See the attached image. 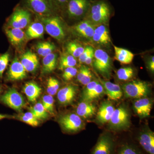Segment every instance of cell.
<instances>
[{"mask_svg":"<svg viewBox=\"0 0 154 154\" xmlns=\"http://www.w3.org/2000/svg\"><path fill=\"white\" fill-rule=\"evenodd\" d=\"M116 143L108 134L102 135L97 141L91 154H114Z\"/></svg>","mask_w":154,"mask_h":154,"instance_id":"8fae6325","label":"cell"},{"mask_svg":"<svg viewBox=\"0 0 154 154\" xmlns=\"http://www.w3.org/2000/svg\"><path fill=\"white\" fill-rule=\"evenodd\" d=\"M57 54L52 53L44 57L42 60L43 69L42 73H50L55 69L57 65Z\"/></svg>","mask_w":154,"mask_h":154,"instance_id":"d4e9b609","label":"cell"},{"mask_svg":"<svg viewBox=\"0 0 154 154\" xmlns=\"http://www.w3.org/2000/svg\"><path fill=\"white\" fill-rule=\"evenodd\" d=\"M77 64V60L75 58L70 54L63 55L60 60L59 69L64 70L71 67H75Z\"/></svg>","mask_w":154,"mask_h":154,"instance_id":"4dcf8cb0","label":"cell"},{"mask_svg":"<svg viewBox=\"0 0 154 154\" xmlns=\"http://www.w3.org/2000/svg\"><path fill=\"white\" fill-rule=\"evenodd\" d=\"M112 8L107 0H91L90 8L84 19L95 25L108 23Z\"/></svg>","mask_w":154,"mask_h":154,"instance_id":"6da1fadb","label":"cell"},{"mask_svg":"<svg viewBox=\"0 0 154 154\" xmlns=\"http://www.w3.org/2000/svg\"><path fill=\"white\" fill-rule=\"evenodd\" d=\"M45 28L41 22H34L29 25L26 32V38L28 39L42 38Z\"/></svg>","mask_w":154,"mask_h":154,"instance_id":"7402d4cb","label":"cell"},{"mask_svg":"<svg viewBox=\"0 0 154 154\" xmlns=\"http://www.w3.org/2000/svg\"><path fill=\"white\" fill-rule=\"evenodd\" d=\"M92 38L94 42L103 45H107L111 42L109 30L104 24L96 25Z\"/></svg>","mask_w":154,"mask_h":154,"instance_id":"d6986e66","label":"cell"},{"mask_svg":"<svg viewBox=\"0 0 154 154\" xmlns=\"http://www.w3.org/2000/svg\"><path fill=\"white\" fill-rule=\"evenodd\" d=\"M125 95L128 98H140L146 97L150 91L148 83L140 80H134L125 83L122 86Z\"/></svg>","mask_w":154,"mask_h":154,"instance_id":"5b68a950","label":"cell"},{"mask_svg":"<svg viewBox=\"0 0 154 154\" xmlns=\"http://www.w3.org/2000/svg\"><path fill=\"white\" fill-rule=\"evenodd\" d=\"M134 108L135 113L141 118L148 117L150 114L152 102L147 97L140 98L135 101Z\"/></svg>","mask_w":154,"mask_h":154,"instance_id":"e0dca14e","label":"cell"},{"mask_svg":"<svg viewBox=\"0 0 154 154\" xmlns=\"http://www.w3.org/2000/svg\"><path fill=\"white\" fill-rule=\"evenodd\" d=\"M94 51V48L91 46H87V47L85 48L84 51L79 57V60L80 63H85L87 58L90 55V54Z\"/></svg>","mask_w":154,"mask_h":154,"instance_id":"ab89813d","label":"cell"},{"mask_svg":"<svg viewBox=\"0 0 154 154\" xmlns=\"http://www.w3.org/2000/svg\"><path fill=\"white\" fill-rule=\"evenodd\" d=\"M55 49V45L48 42H38L36 46L37 53L43 57L52 53Z\"/></svg>","mask_w":154,"mask_h":154,"instance_id":"484cf974","label":"cell"},{"mask_svg":"<svg viewBox=\"0 0 154 154\" xmlns=\"http://www.w3.org/2000/svg\"><path fill=\"white\" fill-rule=\"evenodd\" d=\"M130 116L128 110L124 106L121 105L116 108L109 121L111 129L122 130L129 127Z\"/></svg>","mask_w":154,"mask_h":154,"instance_id":"52a82bcc","label":"cell"},{"mask_svg":"<svg viewBox=\"0 0 154 154\" xmlns=\"http://www.w3.org/2000/svg\"><path fill=\"white\" fill-rule=\"evenodd\" d=\"M93 79V74L90 69L88 68L85 74V75L81 80L80 83L84 86L87 85L92 81Z\"/></svg>","mask_w":154,"mask_h":154,"instance_id":"b9f144b4","label":"cell"},{"mask_svg":"<svg viewBox=\"0 0 154 154\" xmlns=\"http://www.w3.org/2000/svg\"><path fill=\"white\" fill-rule=\"evenodd\" d=\"M149 68L150 70L152 72H154V57L152 56L150 59L149 60L148 63Z\"/></svg>","mask_w":154,"mask_h":154,"instance_id":"bcb514c9","label":"cell"},{"mask_svg":"<svg viewBox=\"0 0 154 154\" xmlns=\"http://www.w3.org/2000/svg\"><path fill=\"white\" fill-rule=\"evenodd\" d=\"M114 154H143L137 147L133 144L126 143L121 144Z\"/></svg>","mask_w":154,"mask_h":154,"instance_id":"83f0119b","label":"cell"},{"mask_svg":"<svg viewBox=\"0 0 154 154\" xmlns=\"http://www.w3.org/2000/svg\"><path fill=\"white\" fill-rule=\"evenodd\" d=\"M23 7L38 17L57 15L60 10L54 0H23Z\"/></svg>","mask_w":154,"mask_h":154,"instance_id":"7a4b0ae2","label":"cell"},{"mask_svg":"<svg viewBox=\"0 0 154 154\" xmlns=\"http://www.w3.org/2000/svg\"><path fill=\"white\" fill-rule=\"evenodd\" d=\"M89 68L85 65H82L80 67L79 71L77 73V80L79 82H80L81 80L82 79L83 77L85 75L87 70Z\"/></svg>","mask_w":154,"mask_h":154,"instance_id":"7bdbcfd3","label":"cell"},{"mask_svg":"<svg viewBox=\"0 0 154 154\" xmlns=\"http://www.w3.org/2000/svg\"><path fill=\"white\" fill-rule=\"evenodd\" d=\"M29 110L38 120H43L48 117V113L40 102L36 103L33 107H30Z\"/></svg>","mask_w":154,"mask_h":154,"instance_id":"f546056e","label":"cell"},{"mask_svg":"<svg viewBox=\"0 0 154 154\" xmlns=\"http://www.w3.org/2000/svg\"><path fill=\"white\" fill-rule=\"evenodd\" d=\"M42 104L48 113H54V99L51 95H45L42 98Z\"/></svg>","mask_w":154,"mask_h":154,"instance_id":"836d02e7","label":"cell"},{"mask_svg":"<svg viewBox=\"0 0 154 154\" xmlns=\"http://www.w3.org/2000/svg\"><path fill=\"white\" fill-rule=\"evenodd\" d=\"M138 142L143 150L147 154H154V134L150 130L140 133Z\"/></svg>","mask_w":154,"mask_h":154,"instance_id":"5bb4252c","label":"cell"},{"mask_svg":"<svg viewBox=\"0 0 154 154\" xmlns=\"http://www.w3.org/2000/svg\"><path fill=\"white\" fill-rule=\"evenodd\" d=\"M94 50L90 54V55H89L87 59L86 60L85 63L86 64L88 65L92 64L93 63V60H94Z\"/></svg>","mask_w":154,"mask_h":154,"instance_id":"f6af8a7d","label":"cell"},{"mask_svg":"<svg viewBox=\"0 0 154 154\" xmlns=\"http://www.w3.org/2000/svg\"><path fill=\"white\" fill-rule=\"evenodd\" d=\"M20 62L27 72H34L38 69V57L35 54L30 51H28L22 54Z\"/></svg>","mask_w":154,"mask_h":154,"instance_id":"ac0fdd59","label":"cell"},{"mask_svg":"<svg viewBox=\"0 0 154 154\" xmlns=\"http://www.w3.org/2000/svg\"><path fill=\"white\" fill-rule=\"evenodd\" d=\"M10 60V54L7 52L0 54V79L3 78L4 72L7 69Z\"/></svg>","mask_w":154,"mask_h":154,"instance_id":"d590c367","label":"cell"},{"mask_svg":"<svg viewBox=\"0 0 154 154\" xmlns=\"http://www.w3.org/2000/svg\"><path fill=\"white\" fill-rule=\"evenodd\" d=\"M99 83V82L97 80H94V81H92L90 83H88V85H86L85 88L83 91L82 96H85V95L89 94L96 87V85Z\"/></svg>","mask_w":154,"mask_h":154,"instance_id":"60d3db41","label":"cell"},{"mask_svg":"<svg viewBox=\"0 0 154 154\" xmlns=\"http://www.w3.org/2000/svg\"><path fill=\"white\" fill-rule=\"evenodd\" d=\"M5 32L11 44L15 47L21 46L27 38L24 31L19 28L7 27Z\"/></svg>","mask_w":154,"mask_h":154,"instance_id":"9a60e30c","label":"cell"},{"mask_svg":"<svg viewBox=\"0 0 154 154\" xmlns=\"http://www.w3.org/2000/svg\"><path fill=\"white\" fill-rule=\"evenodd\" d=\"M17 117H18V119L20 121L23 122L26 124L32 126L36 127L38 126L39 124L38 119L30 111L18 116Z\"/></svg>","mask_w":154,"mask_h":154,"instance_id":"1f68e13d","label":"cell"},{"mask_svg":"<svg viewBox=\"0 0 154 154\" xmlns=\"http://www.w3.org/2000/svg\"><path fill=\"white\" fill-rule=\"evenodd\" d=\"M23 91L30 102H35L41 93V88L33 82L26 83L23 88Z\"/></svg>","mask_w":154,"mask_h":154,"instance_id":"603a6c76","label":"cell"},{"mask_svg":"<svg viewBox=\"0 0 154 154\" xmlns=\"http://www.w3.org/2000/svg\"><path fill=\"white\" fill-rule=\"evenodd\" d=\"M76 86L70 85L61 88L58 92L57 97L60 104L63 105H69L74 100L77 94Z\"/></svg>","mask_w":154,"mask_h":154,"instance_id":"4fadbf2b","label":"cell"},{"mask_svg":"<svg viewBox=\"0 0 154 154\" xmlns=\"http://www.w3.org/2000/svg\"><path fill=\"white\" fill-rule=\"evenodd\" d=\"M12 116H11L0 113V120L4 119L12 118Z\"/></svg>","mask_w":154,"mask_h":154,"instance_id":"7dc6e473","label":"cell"},{"mask_svg":"<svg viewBox=\"0 0 154 154\" xmlns=\"http://www.w3.org/2000/svg\"><path fill=\"white\" fill-rule=\"evenodd\" d=\"M0 101L17 111H21L26 105L23 96L14 88H10L0 96Z\"/></svg>","mask_w":154,"mask_h":154,"instance_id":"9c48e42d","label":"cell"},{"mask_svg":"<svg viewBox=\"0 0 154 154\" xmlns=\"http://www.w3.org/2000/svg\"><path fill=\"white\" fill-rule=\"evenodd\" d=\"M59 82L54 78L51 77L47 82V91L48 94L54 96L57 93L59 89Z\"/></svg>","mask_w":154,"mask_h":154,"instance_id":"e575fe53","label":"cell"},{"mask_svg":"<svg viewBox=\"0 0 154 154\" xmlns=\"http://www.w3.org/2000/svg\"><path fill=\"white\" fill-rule=\"evenodd\" d=\"M2 92V87H1V85H0V93Z\"/></svg>","mask_w":154,"mask_h":154,"instance_id":"c3c4849f","label":"cell"},{"mask_svg":"<svg viewBox=\"0 0 154 154\" xmlns=\"http://www.w3.org/2000/svg\"><path fill=\"white\" fill-rule=\"evenodd\" d=\"M31 12L25 7L15 9L8 20V27L22 29L29 25L31 21Z\"/></svg>","mask_w":154,"mask_h":154,"instance_id":"8992f818","label":"cell"},{"mask_svg":"<svg viewBox=\"0 0 154 154\" xmlns=\"http://www.w3.org/2000/svg\"><path fill=\"white\" fill-rule=\"evenodd\" d=\"M38 18L50 36L58 41H61L65 38L62 21L58 15Z\"/></svg>","mask_w":154,"mask_h":154,"instance_id":"3957f363","label":"cell"},{"mask_svg":"<svg viewBox=\"0 0 154 154\" xmlns=\"http://www.w3.org/2000/svg\"><path fill=\"white\" fill-rule=\"evenodd\" d=\"M97 25H94L93 24H91L89 25L85 30H84L82 33H80V36H82L84 38H87V39H91L92 38L93 35L94 33L95 28Z\"/></svg>","mask_w":154,"mask_h":154,"instance_id":"74e56055","label":"cell"},{"mask_svg":"<svg viewBox=\"0 0 154 154\" xmlns=\"http://www.w3.org/2000/svg\"><path fill=\"white\" fill-rule=\"evenodd\" d=\"M115 51V59L116 60L123 64H129L131 63L134 54L124 48L114 46Z\"/></svg>","mask_w":154,"mask_h":154,"instance_id":"cb8c5ba5","label":"cell"},{"mask_svg":"<svg viewBox=\"0 0 154 154\" xmlns=\"http://www.w3.org/2000/svg\"><path fill=\"white\" fill-rule=\"evenodd\" d=\"M91 0H69L61 12L70 19H80L85 17Z\"/></svg>","mask_w":154,"mask_h":154,"instance_id":"277c9868","label":"cell"},{"mask_svg":"<svg viewBox=\"0 0 154 154\" xmlns=\"http://www.w3.org/2000/svg\"><path fill=\"white\" fill-rule=\"evenodd\" d=\"M91 24L92 23L89 20L84 19V20L75 26V30L78 34H80L85 30L87 27Z\"/></svg>","mask_w":154,"mask_h":154,"instance_id":"f35d334b","label":"cell"},{"mask_svg":"<svg viewBox=\"0 0 154 154\" xmlns=\"http://www.w3.org/2000/svg\"><path fill=\"white\" fill-rule=\"evenodd\" d=\"M59 123L63 129L69 132H76L84 126L82 118L75 113H69L60 116Z\"/></svg>","mask_w":154,"mask_h":154,"instance_id":"30bf717a","label":"cell"},{"mask_svg":"<svg viewBox=\"0 0 154 154\" xmlns=\"http://www.w3.org/2000/svg\"><path fill=\"white\" fill-rule=\"evenodd\" d=\"M105 93L102 84L98 83L96 87L91 92L84 96H82L83 101L91 102L103 95Z\"/></svg>","mask_w":154,"mask_h":154,"instance_id":"4316f807","label":"cell"},{"mask_svg":"<svg viewBox=\"0 0 154 154\" xmlns=\"http://www.w3.org/2000/svg\"><path fill=\"white\" fill-rule=\"evenodd\" d=\"M134 75L133 69L131 67L121 68L116 72V76L119 79L126 81L132 78Z\"/></svg>","mask_w":154,"mask_h":154,"instance_id":"d6a6232c","label":"cell"},{"mask_svg":"<svg viewBox=\"0 0 154 154\" xmlns=\"http://www.w3.org/2000/svg\"><path fill=\"white\" fill-rule=\"evenodd\" d=\"M96 106L91 102L83 101L80 102L77 106L76 113L81 118L88 119L96 114Z\"/></svg>","mask_w":154,"mask_h":154,"instance_id":"44dd1931","label":"cell"},{"mask_svg":"<svg viewBox=\"0 0 154 154\" xmlns=\"http://www.w3.org/2000/svg\"><path fill=\"white\" fill-rule=\"evenodd\" d=\"M115 109L111 102L105 101L102 102L96 116V119L98 123L104 124L109 122Z\"/></svg>","mask_w":154,"mask_h":154,"instance_id":"2e32d148","label":"cell"},{"mask_svg":"<svg viewBox=\"0 0 154 154\" xmlns=\"http://www.w3.org/2000/svg\"><path fill=\"white\" fill-rule=\"evenodd\" d=\"M27 76V72L24 66L17 58L12 61L7 74L6 80L8 81H19L24 79Z\"/></svg>","mask_w":154,"mask_h":154,"instance_id":"7c38bea8","label":"cell"},{"mask_svg":"<svg viewBox=\"0 0 154 154\" xmlns=\"http://www.w3.org/2000/svg\"><path fill=\"white\" fill-rule=\"evenodd\" d=\"M100 82L104 88L105 94L107 95L109 99L112 100H117L121 99L123 95V92L118 85L101 79Z\"/></svg>","mask_w":154,"mask_h":154,"instance_id":"ffe728a7","label":"cell"},{"mask_svg":"<svg viewBox=\"0 0 154 154\" xmlns=\"http://www.w3.org/2000/svg\"><path fill=\"white\" fill-rule=\"evenodd\" d=\"M62 77L65 81H69L75 76L78 73V69L75 67H71L65 69Z\"/></svg>","mask_w":154,"mask_h":154,"instance_id":"8d00e7d4","label":"cell"},{"mask_svg":"<svg viewBox=\"0 0 154 154\" xmlns=\"http://www.w3.org/2000/svg\"><path fill=\"white\" fill-rule=\"evenodd\" d=\"M92 64L95 69L100 74L105 76H109L111 70V59L105 51L97 49L94 51Z\"/></svg>","mask_w":154,"mask_h":154,"instance_id":"ba28073f","label":"cell"},{"mask_svg":"<svg viewBox=\"0 0 154 154\" xmlns=\"http://www.w3.org/2000/svg\"><path fill=\"white\" fill-rule=\"evenodd\" d=\"M69 0H54L61 11L63 10Z\"/></svg>","mask_w":154,"mask_h":154,"instance_id":"ee69618b","label":"cell"},{"mask_svg":"<svg viewBox=\"0 0 154 154\" xmlns=\"http://www.w3.org/2000/svg\"><path fill=\"white\" fill-rule=\"evenodd\" d=\"M85 48L82 45L75 42H69L66 46L68 53L75 58L79 57L84 51Z\"/></svg>","mask_w":154,"mask_h":154,"instance_id":"f1b7e54d","label":"cell"}]
</instances>
